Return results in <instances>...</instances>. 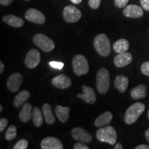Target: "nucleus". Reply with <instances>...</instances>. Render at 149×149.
<instances>
[{"instance_id":"1","label":"nucleus","mask_w":149,"mask_h":149,"mask_svg":"<svg viewBox=\"0 0 149 149\" xmlns=\"http://www.w3.org/2000/svg\"><path fill=\"white\" fill-rule=\"evenodd\" d=\"M93 46L97 53L102 57H108L111 53V43L105 34L102 33L97 35L93 41Z\"/></svg>"},{"instance_id":"2","label":"nucleus","mask_w":149,"mask_h":149,"mask_svg":"<svg viewBox=\"0 0 149 149\" xmlns=\"http://www.w3.org/2000/svg\"><path fill=\"white\" fill-rule=\"evenodd\" d=\"M96 137L102 142H107L111 145H115L116 144L117 134L113 126H107L97 130Z\"/></svg>"},{"instance_id":"3","label":"nucleus","mask_w":149,"mask_h":149,"mask_svg":"<svg viewBox=\"0 0 149 149\" xmlns=\"http://www.w3.org/2000/svg\"><path fill=\"white\" fill-rule=\"evenodd\" d=\"M110 86V74L105 68H101L96 75V88L100 94L108 93Z\"/></svg>"},{"instance_id":"4","label":"nucleus","mask_w":149,"mask_h":149,"mask_svg":"<svg viewBox=\"0 0 149 149\" xmlns=\"http://www.w3.org/2000/svg\"><path fill=\"white\" fill-rule=\"evenodd\" d=\"M145 111L144 104L141 102H137L133 104L126 110L124 115V121L126 124H133Z\"/></svg>"},{"instance_id":"5","label":"nucleus","mask_w":149,"mask_h":149,"mask_svg":"<svg viewBox=\"0 0 149 149\" xmlns=\"http://www.w3.org/2000/svg\"><path fill=\"white\" fill-rule=\"evenodd\" d=\"M72 64L73 71L76 75H84L88 72V62L86 58L82 55H77L74 56L72 59Z\"/></svg>"},{"instance_id":"6","label":"nucleus","mask_w":149,"mask_h":149,"mask_svg":"<svg viewBox=\"0 0 149 149\" xmlns=\"http://www.w3.org/2000/svg\"><path fill=\"white\" fill-rule=\"evenodd\" d=\"M33 41L37 47H39L46 53H49L53 51L55 48V44H54L53 41L46 35L42 34V33H38V34L35 35L33 37Z\"/></svg>"},{"instance_id":"7","label":"nucleus","mask_w":149,"mask_h":149,"mask_svg":"<svg viewBox=\"0 0 149 149\" xmlns=\"http://www.w3.org/2000/svg\"><path fill=\"white\" fill-rule=\"evenodd\" d=\"M63 17L68 23H75L81 17V13L74 6H67L63 10Z\"/></svg>"},{"instance_id":"8","label":"nucleus","mask_w":149,"mask_h":149,"mask_svg":"<svg viewBox=\"0 0 149 149\" xmlns=\"http://www.w3.org/2000/svg\"><path fill=\"white\" fill-rule=\"evenodd\" d=\"M71 135L74 140L79 142L89 143L92 141V135L85 129L81 127H75L71 130Z\"/></svg>"},{"instance_id":"9","label":"nucleus","mask_w":149,"mask_h":149,"mask_svg":"<svg viewBox=\"0 0 149 149\" xmlns=\"http://www.w3.org/2000/svg\"><path fill=\"white\" fill-rule=\"evenodd\" d=\"M41 60L40 53L36 49H31L26 56L24 63L26 66L29 68H35L38 66Z\"/></svg>"},{"instance_id":"10","label":"nucleus","mask_w":149,"mask_h":149,"mask_svg":"<svg viewBox=\"0 0 149 149\" xmlns=\"http://www.w3.org/2000/svg\"><path fill=\"white\" fill-rule=\"evenodd\" d=\"M25 18L29 22L37 24H43L46 22V17L44 15L35 8L29 9L25 14Z\"/></svg>"},{"instance_id":"11","label":"nucleus","mask_w":149,"mask_h":149,"mask_svg":"<svg viewBox=\"0 0 149 149\" xmlns=\"http://www.w3.org/2000/svg\"><path fill=\"white\" fill-rule=\"evenodd\" d=\"M22 82H23V77L22 74L18 72H15L11 74L7 80V88L10 92L15 93L19 89Z\"/></svg>"},{"instance_id":"12","label":"nucleus","mask_w":149,"mask_h":149,"mask_svg":"<svg viewBox=\"0 0 149 149\" xmlns=\"http://www.w3.org/2000/svg\"><path fill=\"white\" fill-rule=\"evenodd\" d=\"M82 88V93L77 94V97L84 100L86 103L93 104L96 101V94L94 90L91 87L84 85L81 87Z\"/></svg>"},{"instance_id":"13","label":"nucleus","mask_w":149,"mask_h":149,"mask_svg":"<svg viewBox=\"0 0 149 149\" xmlns=\"http://www.w3.org/2000/svg\"><path fill=\"white\" fill-rule=\"evenodd\" d=\"M123 13L124 16L128 18H139L144 15V11L139 6L130 4L125 7Z\"/></svg>"},{"instance_id":"14","label":"nucleus","mask_w":149,"mask_h":149,"mask_svg":"<svg viewBox=\"0 0 149 149\" xmlns=\"http://www.w3.org/2000/svg\"><path fill=\"white\" fill-rule=\"evenodd\" d=\"M41 147L43 149H62L64 148L62 143L54 137H47L41 142Z\"/></svg>"},{"instance_id":"15","label":"nucleus","mask_w":149,"mask_h":149,"mask_svg":"<svg viewBox=\"0 0 149 149\" xmlns=\"http://www.w3.org/2000/svg\"><path fill=\"white\" fill-rule=\"evenodd\" d=\"M133 60V57L130 53L124 52L122 53H118L114 58V64L118 68H122L130 64Z\"/></svg>"},{"instance_id":"16","label":"nucleus","mask_w":149,"mask_h":149,"mask_svg":"<svg viewBox=\"0 0 149 149\" xmlns=\"http://www.w3.org/2000/svg\"><path fill=\"white\" fill-rule=\"evenodd\" d=\"M51 82L53 86L59 89L68 88L72 84L70 79L65 74H59L58 76H56L53 78Z\"/></svg>"},{"instance_id":"17","label":"nucleus","mask_w":149,"mask_h":149,"mask_svg":"<svg viewBox=\"0 0 149 149\" xmlns=\"http://www.w3.org/2000/svg\"><path fill=\"white\" fill-rule=\"evenodd\" d=\"M112 119H113V114L111 112H104L98 117H97L96 120H95V126L98 128L107 126L111 123Z\"/></svg>"},{"instance_id":"18","label":"nucleus","mask_w":149,"mask_h":149,"mask_svg":"<svg viewBox=\"0 0 149 149\" xmlns=\"http://www.w3.org/2000/svg\"><path fill=\"white\" fill-rule=\"evenodd\" d=\"M115 87L120 93H125L128 86V79L124 74H119L115 77L114 81Z\"/></svg>"},{"instance_id":"19","label":"nucleus","mask_w":149,"mask_h":149,"mask_svg":"<svg viewBox=\"0 0 149 149\" xmlns=\"http://www.w3.org/2000/svg\"><path fill=\"white\" fill-rule=\"evenodd\" d=\"M32 117V104L25 103L19 114V118L21 122L26 123L31 120Z\"/></svg>"},{"instance_id":"20","label":"nucleus","mask_w":149,"mask_h":149,"mask_svg":"<svg viewBox=\"0 0 149 149\" xmlns=\"http://www.w3.org/2000/svg\"><path fill=\"white\" fill-rule=\"evenodd\" d=\"M147 95V87L144 84L138 85L130 91V97L134 100L144 98Z\"/></svg>"},{"instance_id":"21","label":"nucleus","mask_w":149,"mask_h":149,"mask_svg":"<svg viewBox=\"0 0 149 149\" xmlns=\"http://www.w3.org/2000/svg\"><path fill=\"white\" fill-rule=\"evenodd\" d=\"M3 21L8 25L15 28H20L24 24V20L22 18L13 15H7L3 17Z\"/></svg>"},{"instance_id":"22","label":"nucleus","mask_w":149,"mask_h":149,"mask_svg":"<svg viewBox=\"0 0 149 149\" xmlns=\"http://www.w3.org/2000/svg\"><path fill=\"white\" fill-rule=\"evenodd\" d=\"M30 97H31V94H30L29 91L26 90L21 91L15 97L13 101V106L15 108H19L25 104V102L29 100Z\"/></svg>"},{"instance_id":"23","label":"nucleus","mask_w":149,"mask_h":149,"mask_svg":"<svg viewBox=\"0 0 149 149\" xmlns=\"http://www.w3.org/2000/svg\"><path fill=\"white\" fill-rule=\"evenodd\" d=\"M55 113L57 117H58L59 120L61 122L65 123L68 121V118H69L70 108L57 106L55 109Z\"/></svg>"},{"instance_id":"24","label":"nucleus","mask_w":149,"mask_h":149,"mask_svg":"<svg viewBox=\"0 0 149 149\" xmlns=\"http://www.w3.org/2000/svg\"><path fill=\"white\" fill-rule=\"evenodd\" d=\"M42 112L47 124H53L55 122V118L52 111L51 106L48 104H44L42 107Z\"/></svg>"},{"instance_id":"25","label":"nucleus","mask_w":149,"mask_h":149,"mask_svg":"<svg viewBox=\"0 0 149 149\" xmlns=\"http://www.w3.org/2000/svg\"><path fill=\"white\" fill-rule=\"evenodd\" d=\"M113 48L115 53H124L127 51L129 48V42L125 39H120L114 43Z\"/></svg>"},{"instance_id":"26","label":"nucleus","mask_w":149,"mask_h":149,"mask_svg":"<svg viewBox=\"0 0 149 149\" xmlns=\"http://www.w3.org/2000/svg\"><path fill=\"white\" fill-rule=\"evenodd\" d=\"M32 119L34 125L36 127H40L44 122V118L40 108L35 107L32 111Z\"/></svg>"},{"instance_id":"27","label":"nucleus","mask_w":149,"mask_h":149,"mask_svg":"<svg viewBox=\"0 0 149 149\" xmlns=\"http://www.w3.org/2000/svg\"><path fill=\"white\" fill-rule=\"evenodd\" d=\"M17 136V128L15 126L11 125L7 129L5 134V138L7 141H11L14 139Z\"/></svg>"},{"instance_id":"28","label":"nucleus","mask_w":149,"mask_h":149,"mask_svg":"<svg viewBox=\"0 0 149 149\" xmlns=\"http://www.w3.org/2000/svg\"><path fill=\"white\" fill-rule=\"evenodd\" d=\"M29 146V142L26 139H21L15 145L14 149H26Z\"/></svg>"},{"instance_id":"29","label":"nucleus","mask_w":149,"mask_h":149,"mask_svg":"<svg viewBox=\"0 0 149 149\" xmlns=\"http://www.w3.org/2000/svg\"><path fill=\"white\" fill-rule=\"evenodd\" d=\"M50 66L51 67H53V68H55V69H59L61 70L64 68V63L60 62V61H50L49 62Z\"/></svg>"},{"instance_id":"30","label":"nucleus","mask_w":149,"mask_h":149,"mask_svg":"<svg viewBox=\"0 0 149 149\" xmlns=\"http://www.w3.org/2000/svg\"><path fill=\"white\" fill-rule=\"evenodd\" d=\"M141 71L145 75L149 77V61L143 63L141 66Z\"/></svg>"},{"instance_id":"31","label":"nucleus","mask_w":149,"mask_h":149,"mask_svg":"<svg viewBox=\"0 0 149 149\" xmlns=\"http://www.w3.org/2000/svg\"><path fill=\"white\" fill-rule=\"evenodd\" d=\"M101 3V0H88L89 6L93 9H97Z\"/></svg>"},{"instance_id":"32","label":"nucleus","mask_w":149,"mask_h":149,"mask_svg":"<svg viewBox=\"0 0 149 149\" xmlns=\"http://www.w3.org/2000/svg\"><path fill=\"white\" fill-rule=\"evenodd\" d=\"M129 0H115L114 3L116 7L119 8H122L126 7Z\"/></svg>"},{"instance_id":"33","label":"nucleus","mask_w":149,"mask_h":149,"mask_svg":"<svg viewBox=\"0 0 149 149\" xmlns=\"http://www.w3.org/2000/svg\"><path fill=\"white\" fill-rule=\"evenodd\" d=\"M8 124V121L6 118H1L0 120V132H3Z\"/></svg>"},{"instance_id":"34","label":"nucleus","mask_w":149,"mask_h":149,"mask_svg":"<svg viewBox=\"0 0 149 149\" xmlns=\"http://www.w3.org/2000/svg\"><path fill=\"white\" fill-rule=\"evenodd\" d=\"M73 148L74 149H89V147L87 146L86 145L84 144V143L83 142L76 143V144L74 145Z\"/></svg>"},{"instance_id":"35","label":"nucleus","mask_w":149,"mask_h":149,"mask_svg":"<svg viewBox=\"0 0 149 149\" xmlns=\"http://www.w3.org/2000/svg\"><path fill=\"white\" fill-rule=\"evenodd\" d=\"M140 3L144 10L149 11V0H140Z\"/></svg>"},{"instance_id":"36","label":"nucleus","mask_w":149,"mask_h":149,"mask_svg":"<svg viewBox=\"0 0 149 149\" xmlns=\"http://www.w3.org/2000/svg\"><path fill=\"white\" fill-rule=\"evenodd\" d=\"M13 1V0H0V3L3 6H7L10 5Z\"/></svg>"},{"instance_id":"37","label":"nucleus","mask_w":149,"mask_h":149,"mask_svg":"<svg viewBox=\"0 0 149 149\" xmlns=\"http://www.w3.org/2000/svg\"><path fill=\"white\" fill-rule=\"evenodd\" d=\"M135 149H149V146L146 144H141L139 146H136Z\"/></svg>"},{"instance_id":"38","label":"nucleus","mask_w":149,"mask_h":149,"mask_svg":"<svg viewBox=\"0 0 149 149\" xmlns=\"http://www.w3.org/2000/svg\"><path fill=\"white\" fill-rule=\"evenodd\" d=\"M3 70H4V65H3L2 61H0V73L2 74Z\"/></svg>"},{"instance_id":"39","label":"nucleus","mask_w":149,"mask_h":149,"mask_svg":"<svg viewBox=\"0 0 149 149\" xmlns=\"http://www.w3.org/2000/svg\"><path fill=\"white\" fill-rule=\"evenodd\" d=\"M115 149H122L123 148V146L122 144H120V143H117L115 145V147H114Z\"/></svg>"},{"instance_id":"40","label":"nucleus","mask_w":149,"mask_h":149,"mask_svg":"<svg viewBox=\"0 0 149 149\" xmlns=\"http://www.w3.org/2000/svg\"><path fill=\"white\" fill-rule=\"evenodd\" d=\"M145 136H146L147 141H148L149 143V128H148V129L146 130V132H145Z\"/></svg>"},{"instance_id":"41","label":"nucleus","mask_w":149,"mask_h":149,"mask_svg":"<svg viewBox=\"0 0 149 149\" xmlns=\"http://www.w3.org/2000/svg\"><path fill=\"white\" fill-rule=\"evenodd\" d=\"M70 1H71V2L74 3V4H79V3L81 2L82 0H70Z\"/></svg>"},{"instance_id":"42","label":"nucleus","mask_w":149,"mask_h":149,"mask_svg":"<svg viewBox=\"0 0 149 149\" xmlns=\"http://www.w3.org/2000/svg\"><path fill=\"white\" fill-rule=\"evenodd\" d=\"M2 110H3V107H2V105H1L0 106V112L2 111Z\"/></svg>"},{"instance_id":"43","label":"nucleus","mask_w":149,"mask_h":149,"mask_svg":"<svg viewBox=\"0 0 149 149\" xmlns=\"http://www.w3.org/2000/svg\"><path fill=\"white\" fill-rule=\"evenodd\" d=\"M148 119H149V110H148Z\"/></svg>"},{"instance_id":"44","label":"nucleus","mask_w":149,"mask_h":149,"mask_svg":"<svg viewBox=\"0 0 149 149\" xmlns=\"http://www.w3.org/2000/svg\"><path fill=\"white\" fill-rule=\"evenodd\" d=\"M25 1H30V0H25Z\"/></svg>"}]
</instances>
